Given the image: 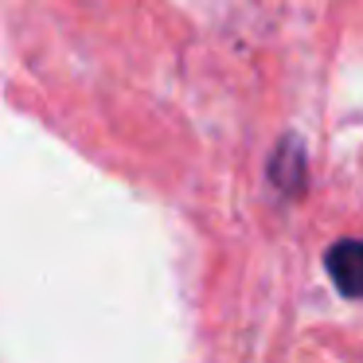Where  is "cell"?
<instances>
[{
  "instance_id": "cell-1",
  "label": "cell",
  "mask_w": 363,
  "mask_h": 363,
  "mask_svg": "<svg viewBox=\"0 0 363 363\" xmlns=\"http://www.w3.org/2000/svg\"><path fill=\"white\" fill-rule=\"evenodd\" d=\"M324 269H328L332 285L344 297L359 301L363 297V238H340L324 254Z\"/></svg>"
}]
</instances>
